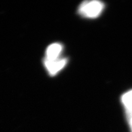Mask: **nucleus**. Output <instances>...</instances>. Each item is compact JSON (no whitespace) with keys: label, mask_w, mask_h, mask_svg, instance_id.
<instances>
[{"label":"nucleus","mask_w":132,"mask_h":132,"mask_svg":"<svg viewBox=\"0 0 132 132\" xmlns=\"http://www.w3.org/2000/svg\"><path fill=\"white\" fill-rule=\"evenodd\" d=\"M105 8L104 3L100 1H86L78 8V13L87 18H95L100 15Z\"/></svg>","instance_id":"1"},{"label":"nucleus","mask_w":132,"mask_h":132,"mask_svg":"<svg viewBox=\"0 0 132 132\" xmlns=\"http://www.w3.org/2000/svg\"><path fill=\"white\" fill-rule=\"evenodd\" d=\"M67 62L68 60L66 58H60L52 62L44 61V65L50 75L53 76L65 67Z\"/></svg>","instance_id":"2"},{"label":"nucleus","mask_w":132,"mask_h":132,"mask_svg":"<svg viewBox=\"0 0 132 132\" xmlns=\"http://www.w3.org/2000/svg\"><path fill=\"white\" fill-rule=\"evenodd\" d=\"M62 50V45L59 43H53L49 45L46 49L44 61L52 62L59 59Z\"/></svg>","instance_id":"3"},{"label":"nucleus","mask_w":132,"mask_h":132,"mask_svg":"<svg viewBox=\"0 0 132 132\" xmlns=\"http://www.w3.org/2000/svg\"><path fill=\"white\" fill-rule=\"evenodd\" d=\"M121 99L126 109L128 119H129L132 117V90L124 94Z\"/></svg>","instance_id":"4"},{"label":"nucleus","mask_w":132,"mask_h":132,"mask_svg":"<svg viewBox=\"0 0 132 132\" xmlns=\"http://www.w3.org/2000/svg\"><path fill=\"white\" fill-rule=\"evenodd\" d=\"M129 123H130V125L131 127V130H132V117H131L130 118H129Z\"/></svg>","instance_id":"5"}]
</instances>
